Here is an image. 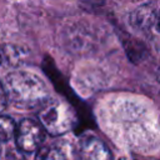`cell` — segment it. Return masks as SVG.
<instances>
[{
  "label": "cell",
  "mask_w": 160,
  "mask_h": 160,
  "mask_svg": "<svg viewBox=\"0 0 160 160\" xmlns=\"http://www.w3.org/2000/svg\"><path fill=\"white\" fill-rule=\"evenodd\" d=\"M6 100L19 109L40 108L48 99V89L42 80L28 71H14L9 74L2 84Z\"/></svg>",
  "instance_id": "cell-1"
},
{
  "label": "cell",
  "mask_w": 160,
  "mask_h": 160,
  "mask_svg": "<svg viewBox=\"0 0 160 160\" xmlns=\"http://www.w3.org/2000/svg\"><path fill=\"white\" fill-rule=\"evenodd\" d=\"M39 120L46 132L51 135H62L76 125L78 118L72 106L66 101L48 99L40 106Z\"/></svg>",
  "instance_id": "cell-2"
},
{
  "label": "cell",
  "mask_w": 160,
  "mask_h": 160,
  "mask_svg": "<svg viewBox=\"0 0 160 160\" xmlns=\"http://www.w3.org/2000/svg\"><path fill=\"white\" fill-rule=\"evenodd\" d=\"M15 138L20 150L25 152H34L42 145L45 140V129L35 120L24 119L16 126Z\"/></svg>",
  "instance_id": "cell-3"
},
{
  "label": "cell",
  "mask_w": 160,
  "mask_h": 160,
  "mask_svg": "<svg viewBox=\"0 0 160 160\" xmlns=\"http://www.w3.org/2000/svg\"><path fill=\"white\" fill-rule=\"evenodd\" d=\"M78 160H112V155L104 141L94 136H88L79 144Z\"/></svg>",
  "instance_id": "cell-4"
},
{
  "label": "cell",
  "mask_w": 160,
  "mask_h": 160,
  "mask_svg": "<svg viewBox=\"0 0 160 160\" xmlns=\"http://www.w3.org/2000/svg\"><path fill=\"white\" fill-rule=\"evenodd\" d=\"M16 124L10 116H0V141H9L14 138Z\"/></svg>",
  "instance_id": "cell-5"
},
{
  "label": "cell",
  "mask_w": 160,
  "mask_h": 160,
  "mask_svg": "<svg viewBox=\"0 0 160 160\" xmlns=\"http://www.w3.org/2000/svg\"><path fill=\"white\" fill-rule=\"evenodd\" d=\"M45 160H68V158L60 149H49Z\"/></svg>",
  "instance_id": "cell-6"
},
{
  "label": "cell",
  "mask_w": 160,
  "mask_h": 160,
  "mask_svg": "<svg viewBox=\"0 0 160 160\" xmlns=\"http://www.w3.org/2000/svg\"><path fill=\"white\" fill-rule=\"evenodd\" d=\"M6 95H5V90H4V86L0 82V111L5 108V104H6Z\"/></svg>",
  "instance_id": "cell-7"
},
{
  "label": "cell",
  "mask_w": 160,
  "mask_h": 160,
  "mask_svg": "<svg viewBox=\"0 0 160 160\" xmlns=\"http://www.w3.org/2000/svg\"><path fill=\"white\" fill-rule=\"evenodd\" d=\"M158 29L160 30V12H159V15H158Z\"/></svg>",
  "instance_id": "cell-8"
},
{
  "label": "cell",
  "mask_w": 160,
  "mask_h": 160,
  "mask_svg": "<svg viewBox=\"0 0 160 160\" xmlns=\"http://www.w3.org/2000/svg\"><path fill=\"white\" fill-rule=\"evenodd\" d=\"M119 160H135V159H131V158H121Z\"/></svg>",
  "instance_id": "cell-9"
}]
</instances>
